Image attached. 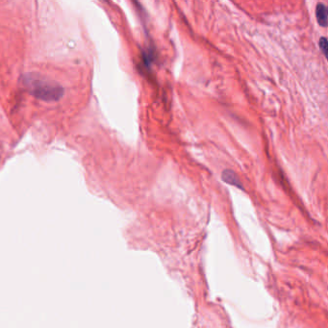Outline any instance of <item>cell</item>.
I'll return each mask as SVG.
<instances>
[{
	"label": "cell",
	"mask_w": 328,
	"mask_h": 328,
	"mask_svg": "<svg viewBox=\"0 0 328 328\" xmlns=\"http://www.w3.org/2000/svg\"><path fill=\"white\" fill-rule=\"evenodd\" d=\"M327 46L328 43L326 38L322 37L320 40H319V47H320V50L322 51L323 55L326 57L327 56Z\"/></svg>",
	"instance_id": "cell-4"
},
{
	"label": "cell",
	"mask_w": 328,
	"mask_h": 328,
	"mask_svg": "<svg viewBox=\"0 0 328 328\" xmlns=\"http://www.w3.org/2000/svg\"><path fill=\"white\" fill-rule=\"evenodd\" d=\"M327 8L323 3H318L316 8V18H317V23L322 26H327Z\"/></svg>",
	"instance_id": "cell-3"
},
{
	"label": "cell",
	"mask_w": 328,
	"mask_h": 328,
	"mask_svg": "<svg viewBox=\"0 0 328 328\" xmlns=\"http://www.w3.org/2000/svg\"><path fill=\"white\" fill-rule=\"evenodd\" d=\"M221 179H222V181H224L225 183H227L229 185L238 187L239 189L243 190V187L241 186V181L239 180L238 176L234 172H232L230 170H225L222 172Z\"/></svg>",
	"instance_id": "cell-2"
},
{
	"label": "cell",
	"mask_w": 328,
	"mask_h": 328,
	"mask_svg": "<svg viewBox=\"0 0 328 328\" xmlns=\"http://www.w3.org/2000/svg\"><path fill=\"white\" fill-rule=\"evenodd\" d=\"M23 82L30 94L37 99L54 101L63 96L64 91L62 88L44 79L34 76L25 77Z\"/></svg>",
	"instance_id": "cell-1"
}]
</instances>
